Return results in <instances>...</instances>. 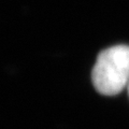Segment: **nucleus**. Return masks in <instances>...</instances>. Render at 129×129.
<instances>
[{"label":"nucleus","mask_w":129,"mask_h":129,"mask_svg":"<svg viewBox=\"0 0 129 129\" xmlns=\"http://www.w3.org/2000/svg\"><path fill=\"white\" fill-rule=\"evenodd\" d=\"M91 81L97 91L114 96L129 84V46L115 45L102 51L92 68Z\"/></svg>","instance_id":"1"}]
</instances>
